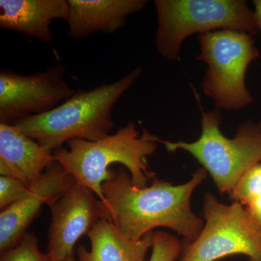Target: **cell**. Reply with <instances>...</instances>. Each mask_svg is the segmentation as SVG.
<instances>
[{"instance_id":"cell-3","label":"cell","mask_w":261,"mask_h":261,"mask_svg":"<svg viewBox=\"0 0 261 261\" xmlns=\"http://www.w3.org/2000/svg\"><path fill=\"white\" fill-rule=\"evenodd\" d=\"M158 137L145 130L142 135L129 122L116 134L92 142L73 139L68 148L54 151L55 161L63 166L75 181L87 187L105 203L102 185L111 178L110 166L121 163L129 172L134 185L147 187L155 175L149 169L147 157L157 149ZM106 204V203H105Z\"/></svg>"},{"instance_id":"cell-19","label":"cell","mask_w":261,"mask_h":261,"mask_svg":"<svg viewBox=\"0 0 261 261\" xmlns=\"http://www.w3.org/2000/svg\"><path fill=\"white\" fill-rule=\"evenodd\" d=\"M244 207L250 221L261 233V194Z\"/></svg>"},{"instance_id":"cell-8","label":"cell","mask_w":261,"mask_h":261,"mask_svg":"<svg viewBox=\"0 0 261 261\" xmlns=\"http://www.w3.org/2000/svg\"><path fill=\"white\" fill-rule=\"evenodd\" d=\"M64 75L61 64L27 76L1 70V123L12 124L20 118L44 114L69 99L75 92L65 82Z\"/></svg>"},{"instance_id":"cell-10","label":"cell","mask_w":261,"mask_h":261,"mask_svg":"<svg viewBox=\"0 0 261 261\" xmlns=\"http://www.w3.org/2000/svg\"><path fill=\"white\" fill-rule=\"evenodd\" d=\"M75 181L60 163L55 161L29 193L0 214V251L16 246L29 224L37 216L44 204L59 197Z\"/></svg>"},{"instance_id":"cell-18","label":"cell","mask_w":261,"mask_h":261,"mask_svg":"<svg viewBox=\"0 0 261 261\" xmlns=\"http://www.w3.org/2000/svg\"><path fill=\"white\" fill-rule=\"evenodd\" d=\"M31 188L18 178L0 177V209L2 211L18 202L29 193Z\"/></svg>"},{"instance_id":"cell-12","label":"cell","mask_w":261,"mask_h":261,"mask_svg":"<svg viewBox=\"0 0 261 261\" xmlns=\"http://www.w3.org/2000/svg\"><path fill=\"white\" fill-rule=\"evenodd\" d=\"M68 35L86 39L97 32L113 34L126 23L128 15L145 8V0H68Z\"/></svg>"},{"instance_id":"cell-11","label":"cell","mask_w":261,"mask_h":261,"mask_svg":"<svg viewBox=\"0 0 261 261\" xmlns=\"http://www.w3.org/2000/svg\"><path fill=\"white\" fill-rule=\"evenodd\" d=\"M54 153L14 124L0 123V173L32 188L55 162Z\"/></svg>"},{"instance_id":"cell-9","label":"cell","mask_w":261,"mask_h":261,"mask_svg":"<svg viewBox=\"0 0 261 261\" xmlns=\"http://www.w3.org/2000/svg\"><path fill=\"white\" fill-rule=\"evenodd\" d=\"M51 221L46 255L51 261L74 256L75 243L101 219L112 222L106 204L92 190L75 181L47 205Z\"/></svg>"},{"instance_id":"cell-5","label":"cell","mask_w":261,"mask_h":261,"mask_svg":"<svg viewBox=\"0 0 261 261\" xmlns=\"http://www.w3.org/2000/svg\"><path fill=\"white\" fill-rule=\"evenodd\" d=\"M221 122L218 110H202L198 140L173 142L158 137V142L169 152L182 149L192 154L211 175L219 192L229 195L244 173L261 162V123L246 121L233 139H228L220 129Z\"/></svg>"},{"instance_id":"cell-13","label":"cell","mask_w":261,"mask_h":261,"mask_svg":"<svg viewBox=\"0 0 261 261\" xmlns=\"http://www.w3.org/2000/svg\"><path fill=\"white\" fill-rule=\"evenodd\" d=\"M69 11L67 0H0V28L49 43L51 21H67Z\"/></svg>"},{"instance_id":"cell-6","label":"cell","mask_w":261,"mask_h":261,"mask_svg":"<svg viewBox=\"0 0 261 261\" xmlns=\"http://www.w3.org/2000/svg\"><path fill=\"white\" fill-rule=\"evenodd\" d=\"M200 53L196 58L207 65L203 93L219 109L239 111L253 102L247 88V68L259 57L253 36L222 29L199 34Z\"/></svg>"},{"instance_id":"cell-21","label":"cell","mask_w":261,"mask_h":261,"mask_svg":"<svg viewBox=\"0 0 261 261\" xmlns=\"http://www.w3.org/2000/svg\"><path fill=\"white\" fill-rule=\"evenodd\" d=\"M44 261H51V260H49V259L48 258V257H47V255H46V254H45V256H44ZM64 261H77V260H75L74 256H72V257H70V258L67 259V260H65Z\"/></svg>"},{"instance_id":"cell-1","label":"cell","mask_w":261,"mask_h":261,"mask_svg":"<svg viewBox=\"0 0 261 261\" xmlns=\"http://www.w3.org/2000/svg\"><path fill=\"white\" fill-rule=\"evenodd\" d=\"M111 171V178L102 185L105 203L112 222L127 238L137 241L158 227L171 228L184 237L185 243L200 235L203 221L192 211L191 197L207 176L203 168L183 185L155 178L143 188L134 185L124 166Z\"/></svg>"},{"instance_id":"cell-17","label":"cell","mask_w":261,"mask_h":261,"mask_svg":"<svg viewBox=\"0 0 261 261\" xmlns=\"http://www.w3.org/2000/svg\"><path fill=\"white\" fill-rule=\"evenodd\" d=\"M45 254L40 252L37 238L32 233H27L20 243L4 252L0 261H44Z\"/></svg>"},{"instance_id":"cell-7","label":"cell","mask_w":261,"mask_h":261,"mask_svg":"<svg viewBox=\"0 0 261 261\" xmlns=\"http://www.w3.org/2000/svg\"><path fill=\"white\" fill-rule=\"evenodd\" d=\"M202 231L191 243H183L179 261H216L244 255L249 261H261V233L255 228L245 207L239 202L221 203L214 195L205 194Z\"/></svg>"},{"instance_id":"cell-16","label":"cell","mask_w":261,"mask_h":261,"mask_svg":"<svg viewBox=\"0 0 261 261\" xmlns=\"http://www.w3.org/2000/svg\"><path fill=\"white\" fill-rule=\"evenodd\" d=\"M183 244L176 237L163 231L152 235V253L149 261H176L181 256Z\"/></svg>"},{"instance_id":"cell-2","label":"cell","mask_w":261,"mask_h":261,"mask_svg":"<svg viewBox=\"0 0 261 261\" xmlns=\"http://www.w3.org/2000/svg\"><path fill=\"white\" fill-rule=\"evenodd\" d=\"M141 73V68H136L113 83L75 92L49 112L20 118L13 124L51 151L73 139L92 142L102 140L114 128L113 107Z\"/></svg>"},{"instance_id":"cell-15","label":"cell","mask_w":261,"mask_h":261,"mask_svg":"<svg viewBox=\"0 0 261 261\" xmlns=\"http://www.w3.org/2000/svg\"><path fill=\"white\" fill-rule=\"evenodd\" d=\"M261 194V162L244 173L229 195L233 202L245 206Z\"/></svg>"},{"instance_id":"cell-20","label":"cell","mask_w":261,"mask_h":261,"mask_svg":"<svg viewBox=\"0 0 261 261\" xmlns=\"http://www.w3.org/2000/svg\"><path fill=\"white\" fill-rule=\"evenodd\" d=\"M253 5L255 9L253 10L254 20L256 25L257 32L261 33V0H254Z\"/></svg>"},{"instance_id":"cell-14","label":"cell","mask_w":261,"mask_h":261,"mask_svg":"<svg viewBox=\"0 0 261 261\" xmlns=\"http://www.w3.org/2000/svg\"><path fill=\"white\" fill-rule=\"evenodd\" d=\"M153 231L141 240H130L109 220L101 219L87 234L91 242L89 251L83 245L77 249V261H147L152 246Z\"/></svg>"},{"instance_id":"cell-4","label":"cell","mask_w":261,"mask_h":261,"mask_svg":"<svg viewBox=\"0 0 261 261\" xmlns=\"http://www.w3.org/2000/svg\"><path fill=\"white\" fill-rule=\"evenodd\" d=\"M158 29L154 46L168 61H177L193 34L228 29L257 34L253 11L244 0H154Z\"/></svg>"}]
</instances>
